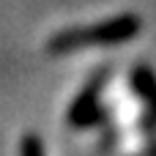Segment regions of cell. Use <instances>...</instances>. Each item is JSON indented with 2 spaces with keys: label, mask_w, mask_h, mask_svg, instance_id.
Instances as JSON below:
<instances>
[{
  "label": "cell",
  "mask_w": 156,
  "mask_h": 156,
  "mask_svg": "<svg viewBox=\"0 0 156 156\" xmlns=\"http://www.w3.org/2000/svg\"><path fill=\"white\" fill-rule=\"evenodd\" d=\"M96 90H99V85H96L93 90H88V93L77 101V107L71 110V123H74V126H85L88 121L96 118Z\"/></svg>",
  "instance_id": "obj_2"
},
{
  "label": "cell",
  "mask_w": 156,
  "mask_h": 156,
  "mask_svg": "<svg viewBox=\"0 0 156 156\" xmlns=\"http://www.w3.org/2000/svg\"><path fill=\"white\" fill-rule=\"evenodd\" d=\"M140 30V19L137 16H118L93 27H74V30H63L52 38L49 49L52 52H69V49H80V47H107V44H121L126 38H132Z\"/></svg>",
  "instance_id": "obj_1"
},
{
  "label": "cell",
  "mask_w": 156,
  "mask_h": 156,
  "mask_svg": "<svg viewBox=\"0 0 156 156\" xmlns=\"http://www.w3.org/2000/svg\"><path fill=\"white\" fill-rule=\"evenodd\" d=\"M19 156H44L41 154L38 137H25V140H22V151H19Z\"/></svg>",
  "instance_id": "obj_3"
}]
</instances>
